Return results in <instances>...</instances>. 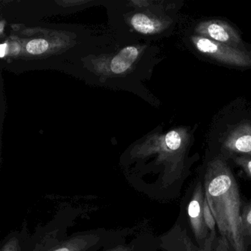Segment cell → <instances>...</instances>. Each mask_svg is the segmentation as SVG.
<instances>
[{"instance_id":"4fadbf2b","label":"cell","mask_w":251,"mask_h":251,"mask_svg":"<svg viewBox=\"0 0 251 251\" xmlns=\"http://www.w3.org/2000/svg\"><path fill=\"white\" fill-rule=\"evenodd\" d=\"M232 164L241 169L244 174L251 179V156L235 155L228 158Z\"/></svg>"},{"instance_id":"ba28073f","label":"cell","mask_w":251,"mask_h":251,"mask_svg":"<svg viewBox=\"0 0 251 251\" xmlns=\"http://www.w3.org/2000/svg\"><path fill=\"white\" fill-rule=\"evenodd\" d=\"M205 189L201 177L193 184L190 198L186 207L188 220L195 242L198 245L205 243L210 235L203 220V203Z\"/></svg>"},{"instance_id":"277c9868","label":"cell","mask_w":251,"mask_h":251,"mask_svg":"<svg viewBox=\"0 0 251 251\" xmlns=\"http://www.w3.org/2000/svg\"><path fill=\"white\" fill-rule=\"evenodd\" d=\"M186 41L193 52L211 62L236 70H251V50L233 48L193 33Z\"/></svg>"},{"instance_id":"7c38bea8","label":"cell","mask_w":251,"mask_h":251,"mask_svg":"<svg viewBox=\"0 0 251 251\" xmlns=\"http://www.w3.org/2000/svg\"><path fill=\"white\" fill-rule=\"evenodd\" d=\"M241 224L242 234L245 238L247 246L251 240V202L246 204L241 211Z\"/></svg>"},{"instance_id":"2e32d148","label":"cell","mask_w":251,"mask_h":251,"mask_svg":"<svg viewBox=\"0 0 251 251\" xmlns=\"http://www.w3.org/2000/svg\"><path fill=\"white\" fill-rule=\"evenodd\" d=\"M101 251H135V239H132L130 242H121Z\"/></svg>"},{"instance_id":"ac0fdd59","label":"cell","mask_w":251,"mask_h":251,"mask_svg":"<svg viewBox=\"0 0 251 251\" xmlns=\"http://www.w3.org/2000/svg\"><path fill=\"white\" fill-rule=\"evenodd\" d=\"M8 45L6 43L2 44L0 46V55L1 58H4L8 52Z\"/></svg>"},{"instance_id":"52a82bcc","label":"cell","mask_w":251,"mask_h":251,"mask_svg":"<svg viewBox=\"0 0 251 251\" xmlns=\"http://www.w3.org/2000/svg\"><path fill=\"white\" fill-rule=\"evenodd\" d=\"M217 236V233H210L205 243L198 245L179 217L173 227L158 237L159 248L163 251H213V243Z\"/></svg>"},{"instance_id":"5b68a950","label":"cell","mask_w":251,"mask_h":251,"mask_svg":"<svg viewBox=\"0 0 251 251\" xmlns=\"http://www.w3.org/2000/svg\"><path fill=\"white\" fill-rule=\"evenodd\" d=\"M131 229L107 230L92 229L77 232L67 236L45 251H101L105 248L126 242Z\"/></svg>"},{"instance_id":"9a60e30c","label":"cell","mask_w":251,"mask_h":251,"mask_svg":"<svg viewBox=\"0 0 251 251\" xmlns=\"http://www.w3.org/2000/svg\"><path fill=\"white\" fill-rule=\"evenodd\" d=\"M203 220L207 228L209 230L210 233H217V223L215 218L211 212V208L208 205L206 198L204 199L203 203Z\"/></svg>"},{"instance_id":"e0dca14e","label":"cell","mask_w":251,"mask_h":251,"mask_svg":"<svg viewBox=\"0 0 251 251\" xmlns=\"http://www.w3.org/2000/svg\"><path fill=\"white\" fill-rule=\"evenodd\" d=\"M213 251H231L227 241L223 236H216L213 243Z\"/></svg>"},{"instance_id":"9c48e42d","label":"cell","mask_w":251,"mask_h":251,"mask_svg":"<svg viewBox=\"0 0 251 251\" xmlns=\"http://www.w3.org/2000/svg\"><path fill=\"white\" fill-rule=\"evenodd\" d=\"M131 25L135 30L145 35L155 34L174 25L173 19H161L151 17L143 14H138L133 16Z\"/></svg>"},{"instance_id":"30bf717a","label":"cell","mask_w":251,"mask_h":251,"mask_svg":"<svg viewBox=\"0 0 251 251\" xmlns=\"http://www.w3.org/2000/svg\"><path fill=\"white\" fill-rule=\"evenodd\" d=\"M30 237L27 227L11 232L1 243L0 251H30Z\"/></svg>"},{"instance_id":"5bb4252c","label":"cell","mask_w":251,"mask_h":251,"mask_svg":"<svg viewBox=\"0 0 251 251\" xmlns=\"http://www.w3.org/2000/svg\"><path fill=\"white\" fill-rule=\"evenodd\" d=\"M49 44L45 39H38L30 41L26 46L27 52L32 55H39L48 50Z\"/></svg>"},{"instance_id":"d6986e66","label":"cell","mask_w":251,"mask_h":251,"mask_svg":"<svg viewBox=\"0 0 251 251\" xmlns=\"http://www.w3.org/2000/svg\"><path fill=\"white\" fill-rule=\"evenodd\" d=\"M3 27H4V23H3V22H2V23H1V33H2V32H3Z\"/></svg>"},{"instance_id":"6da1fadb","label":"cell","mask_w":251,"mask_h":251,"mask_svg":"<svg viewBox=\"0 0 251 251\" xmlns=\"http://www.w3.org/2000/svg\"><path fill=\"white\" fill-rule=\"evenodd\" d=\"M197 125L183 126L167 132L152 148L156 154L153 164L130 183L137 192L151 199L170 201L180 196L185 182L192 174L198 153L191 155Z\"/></svg>"},{"instance_id":"8fae6325","label":"cell","mask_w":251,"mask_h":251,"mask_svg":"<svg viewBox=\"0 0 251 251\" xmlns=\"http://www.w3.org/2000/svg\"><path fill=\"white\" fill-rule=\"evenodd\" d=\"M138 55L139 51L134 47L124 48L111 61V71L115 74L125 73L136 61Z\"/></svg>"},{"instance_id":"8992f818","label":"cell","mask_w":251,"mask_h":251,"mask_svg":"<svg viewBox=\"0 0 251 251\" xmlns=\"http://www.w3.org/2000/svg\"><path fill=\"white\" fill-rule=\"evenodd\" d=\"M192 33L233 48L251 50V45L243 40L240 31L226 20H201L195 25Z\"/></svg>"},{"instance_id":"3957f363","label":"cell","mask_w":251,"mask_h":251,"mask_svg":"<svg viewBox=\"0 0 251 251\" xmlns=\"http://www.w3.org/2000/svg\"><path fill=\"white\" fill-rule=\"evenodd\" d=\"M205 151L227 159L235 155L251 156V104L237 98L212 117L206 134Z\"/></svg>"},{"instance_id":"7a4b0ae2","label":"cell","mask_w":251,"mask_h":251,"mask_svg":"<svg viewBox=\"0 0 251 251\" xmlns=\"http://www.w3.org/2000/svg\"><path fill=\"white\" fill-rule=\"evenodd\" d=\"M199 176L220 236L231 251H248L241 224L240 191L231 163L220 154L205 151Z\"/></svg>"}]
</instances>
